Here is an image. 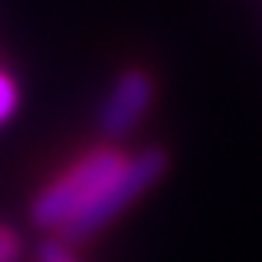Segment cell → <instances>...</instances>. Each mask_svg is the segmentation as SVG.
<instances>
[{
    "instance_id": "obj_6",
    "label": "cell",
    "mask_w": 262,
    "mask_h": 262,
    "mask_svg": "<svg viewBox=\"0 0 262 262\" xmlns=\"http://www.w3.org/2000/svg\"><path fill=\"white\" fill-rule=\"evenodd\" d=\"M36 256H39V262H76V259H72V252H69V246H66L62 239H56V236L39 243Z\"/></svg>"
},
{
    "instance_id": "obj_2",
    "label": "cell",
    "mask_w": 262,
    "mask_h": 262,
    "mask_svg": "<svg viewBox=\"0 0 262 262\" xmlns=\"http://www.w3.org/2000/svg\"><path fill=\"white\" fill-rule=\"evenodd\" d=\"M128 154H121L115 144H98L85 158H79L66 170L62 177H56L49 187H43L30 203V223L46 233H59L76 213L92 200V193L108 180L115 170L121 167Z\"/></svg>"
},
{
    "instance_id": "obj_3",
    "label": "cell",
    "mask_w": 262,
    "mask_h": 262,
    "mask_svg": "<svg viewBox=\"0 0 262 262\" xmlns=\"http://www.w3.org/2000/svg\"><path fill=\"white\" fill-rule=\"evenodd\" d=\"M154 102V76L141 66L118 72V79L112 82L108 95H105L102 108H98V131L108 141L125 138L131 128H138V121L147 115Z\"/></svg>"
},
{
    "instance_id": "obj_5",
    "label": "cell",
    "mask_w": 262,
    "mask_h": 262,
    "mask_svg": "<svg viewBox=\"0 0 262 262\" xmlns=\"http://www.w3.org/2000/svg\"><path fill=\"white\" fill-rule=\"evenodd\" d=\"M23 252V239L20 233L10 226H0V262H16Z\"/></svg>"
},
{
    "instance_id": "obj_4",
    "label": "cell",
    "mask_w": 262,
    "mask_h": 262,
    "mask_svg": "<svg viewBox=\"0 0 262 262\" xmlns=\"http://www.w3.org/2000/svg\"><path fill=\"white\" fill-rule=\"evenodd\" d=\"M16 102H20V92H16V82L10 79V72L0 69V125L16 112Z\"/></svg>"
},
{
    "instance_id": "obj_1",
    "label": "cell",
    "mask_w": 262,
    "mask_h": 262,
    "mask_svg": "<svg viewBox=\"0 0 262 262\" xmlns=\"http://www.w3.org/2000/svg\"><path fill=\"white\" fill-rule=\"evenodd\" d=\"M164 170H167V151H164V147H141V151L128 154V158L121 161V167L92 193V200L59 229V239L66 246H72V243H82V239H89V236H95L98 229L108 226L128 203H135L147 187L158 184L164 177Z\"/></svg>"
}]
</instances>
